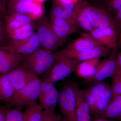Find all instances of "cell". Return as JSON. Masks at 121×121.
I'll use <instances>...</instances> for the list:
<instances>
[{"mask_svg":"<svg viewBox=\"0 0 121 121\" xmlns=\"http://www.w3.org/2000/svg\"><path fill=\"white\" fill-rule=\"evenodd\" d=\"M56 59V62L44 78L53 83L63 80L75 72L80 62L68 57H59Z\"/></svg>","mask_w":121,"mask_h":121,"instance_id":"5b68a950","label":"cell"},{"mask_svg":"<svg viewBox=\"0 0 121 121\" xmlns=\"http://www.w3.org/2000/svg\"><path fill=\"white\" fill-rule=\"evenodd\" d=\"M56 61L54 53L42 48L32 54L23 56L20 64L38 76L50 70Z\"/></svg>","mask_w":121,"mask_h":121,"instance_id":"6da1fadb","label":"cell"},{"mask_svg":"<svg viewBox=\"0 0 121 121\" xmlns=\"http://www.w3.org/2000/svg\"><path fill=\"white\" fill-rule=\"evenodd\" d=\"M8 74L15 92L23 88L38 76L32 71L20 64Z\"/></svg>","mask_w":121,"mask_h":121,"instance_id":"8fae6325","label":"cell"},{"mask_svg":"<svg viewBox=\"0 0 121 121\" xmlns=\"http://www.w3.org/2000/svg\"><path fill=\"white\" fill-rule=\"evenodd\" d=\"M81 92L85 101L90 107L91 111L95 105L99 97L92 94L86 89L81 90Z\"/></svg>","mask_w":121,"mask_h":121,"instance_id":"1f68e13d","label":"cell"},{"mask_svg":"<svg viewBox=\"0 0 121 121\" xmlns=\"http://www.w3.org/2000/svg\"><path fill=\"white\" fill-rule=\"evenodd\" d=\"M35 24L42 48L52 51L62 45L63 43L56 36L46 17L37 20Z\"/></svg>","mask_w":121,"mask_h":121,"instance_id":"277c9868","label":"cell"},{"mask_svg":"<svg viewBox=\"0 0 121 121\" xmlns=\"http://www.w3.org/2000/svg\"><path fill=\"white\" fill-rule=\"evenodd\" d=\"M72 85L75 93L76 99V115L78 121H92L90 107L85 101L82 94L75 83Z\"/></svg>","mask_w":121,"mask_h":121,"instance_id":"e0dca14e","label":"cell"},{"mask_svg":"<svg viewBox=\"0 0 121 121\" xmlns=\"http://www.w3.org/2000/svg\"><path fill=\"white\" fill-rule=\"evenodd\" d=\"M50 22L54 32L63 43L69 36L78 31V27L64 19L51 16Z\"/></svg>","mask_w":121,"mask_h":121,"instance_id":"9a60e30c","label":"cell"},{"mask_svg":"<svg viewBox=\"0 0 121 121\" xmlns=\"http://www.w3.org/2000/svg\"><path fill=\"white\" fill-rule=\"evenodd\" d=\"M110 50V49L101 45L93 50L85 52H63L59 51L54 54L55 58L59 57H68L76 60L81 62L106 56L109 54Z\"/></svg>","mask_w":121,"mask_h":121,"instance_id":"5bb4252c","label":"cell"},{"mask_svg":"<svg viewBox=\"0 0 121 121\" xmlns=\"http://www.w3.org/2000/svg\"><path fill=\"white\" fill-rule=\"evenodd\" d=\"M44 9L43 4L33 1L27 15L33 21L40 19L43 16Z\"/></svg>","mask_w":121,"mask_h":121,"instance_id":"4316f807","label":"cell"},{"mask_svg":"<svg viewBox=\"0 0 121 121\" xmlns=\"http://www.w3.org/2000/svg\"><path fill=\"white\" fill-rule=\"evenodd\" d=\"M61 114H56L55 110H44L42 113L41 121H63Z\"/></svg>","mask_w":121,"mask_h":121,"instance_id":"4dcf8cb0","label":"cell"},{"mask_svg":"<svg viewBox=\"0 0 121 121\" xmlns=\"http://www.w3.org/2000/svg\"><path fill=\"white\" fill-rule=\"evenodd\" d=\"M89 35L100 45L110 49L117 47L118 35L115 29L108 27L94 28Z\"/></svg>","mask_w":121,"mask_h":121,"instance_id":"9c48e42d","label":"cell"},{"mask_svg":"<svg viewBox=\"0 0 121 121\" xmlns=\"http://www.w3.org/2000/svg\"><path fill=\"white\" fill-rule=\"evenodd\" d=\"M100 58H97L80 62L78 64L76 72L79 78L87 79L95 74L100 61Z\"/></svg>","mask_w":121,"mask_h":121,"instance_id":"ac0fdd59","label":"cell"},{"mask_svg":"<svg viewBox=\"0 0 121 121\" xmlns=\"http://www.w3.org/2000/svg\"><path fill=\"white\" fill-rule=\"evenodd\" d=\"M116 48L113 50L110 56L100 61L95 74L91 78L84 80L85 83L95 84L111 78L114 74L117 69Z\"/></svg>","mask_w":121,"mask_h":121,"instance_id":"8992f818","label":"cell"},{"mask_svg":"<svg viewBox=\"0 0 121 121\" xmlns=\"http://www.w3.org/2000/svg\"><path fill=\"white\" fill-rule=\"evenodd\" d=\"M113 99V96L111 86L98 98L94 106L91 110V116L95 118L99 117L108 108Z\"/></svg>","mask_w":121,"mask_h":121,"instance_id":"ffe728a7","label":"cell"},{"mask_svg":"<svg viewBox=\"0 0 121 121\" xmlns=\"http://www.w3.org/2000/svg\"><path fill=\"white\" fill-rule=\"evenodd\" d=\"M5 0H0V16L3 19L9 15Z\"/></svg>","mask_w":121,"mask_h":121,"instance_id":"e575fe53","label":"cell"},{"mask_svg":"<svg viewBox=\"0 0 121 121\" xmlns=\"http://www.w3.org/2000/svg\"><path fill=\"white\" fill-rule=\"evenodd\" d=\"M9 109L5 107H0V121H5L6 114Z\"/></svg>","mask_w":121,"mask_h":121,"instance_id":"d590c367","label":"cell"},{"mask_svg":"<svg viewBox=\"0 0 121 121\" xmlns=\"http://www.w3.org/2000/svg\"><path fill=\"white\" fill-rule=\"evenodd\" d=\"M47 0H33V1L35 2H39V3L43 4L44 2H45Z\"/></svg>","mask_w":121,"mask_h":121,"instance_id":"60d3db41","label":"cell"},{"mask_svg":"<svg viewBox=\"0 0 121 121\" xmlns=\"http://www.w3.org/2000/svg\"><path fill=\"white\" fill-rule=\"evenodd\" d=\"M82 37L69 44L59 51L63 52H81L88 51L101 46L91 37L89 33H82Z\"/></svg>","mask_w":121,"mask_h":121,"instance_id":"4fadbf2b","label":"cell"},{"mask_svg":"<svg viewBox=\"0 0 121 121\" xmlns=\"http://www.w3.org/2000/svg\"><path fill=\"white\" fill-rule=\"evenodd\" d=\"M59 92L58 103L63 121H78L76 115V99L71 83H64Z\"/></svg>","mask_w":121,"mask_h":121,"instance_id":"3957f363","label":"cell"},{"mask_svg":"<svg viewBox=\"0 0 121 121\" xmlns=\"http://www.w3.org/2000/svg\"><path fill=\"white\" fill-rule=\"evenodd\" d=\"M22 57L16 53L9 44L0 47V75L8 73L17 67Z\"/></svg>","mask_w":121,"mask_h":121,"instance_id":"ba28073f","label":"cell"},{"mask_svg":"<svg viewBox=\"0 0 121 121\" xmlns=\"http://www.w3.org/2000/svg\"><path fill=\"white\" fill-rule=\"evenodd\" d=\"M36 25L34 21L8 33L12 43L25 41L35 33Z\"/></svg>","mask_w":121,"mask_h":121,"instance_id":"d6986e66","label":"cell"},{"mask_svg":"<svg viewBox=\"0 0 121 121\" xmlns=\"http://www.w3.org/2000/svg\"><path fill=\"white\" fill-rule=\"evenodd\" d=\"M9 0H5V1H6V2H7V4H8V1Z\"/></svg>","mask_w":121,"mask_h":121,"instance_id":"7bdbcfd3","label":"cell"},{"mask_svg":"<svg viewBox=\"0 0 121 121\" xmlns=\"http://www.w3.org/2000/svg\"><path fill=\"white\" fill-rule=\"evenodd\" d=\"M33 1H9L8 3L9 14H21L27 15Z\"/></svg>","mask_w":121,"mask_h":121,"instance_id":"cb8c5ba5","label":"cell"},{"mask_svg":"<svg viewBox=\"0 0 121 121\" xmlns=\"http://www.w3.org/2000/svg\"><path fill=\"white\" fill-rule=\"evenodd\" d=\"M92 121H118L115 119H106V118H97L92 120Z\"/></svg>","mask_w":121,"mask_h":121,"instance_id":"f35d334b","label":"cell"},{"mask_svg":"<svg viewBox=\"0 0 121 121\" xmlns=\"http://www.w3.org/2000/svg\"><path fill=\"white\" fill-rule=\"evenodd\" d=\"M117 68L121 69V52L117 57Z\"/></svg>","mask_w":121,"mask_h":121,"instance_id":"74e56055","label":"cell"},{"mask_svg":"<svg viewBox=\"0 0 121 121\" xmlns=\"http://www.w3.org/2000/svg\"><path fill=\"white\" fill-rule=\"evenodd\" d=\"M9 45L16 53L22 56L32 54L42 49L37 33H35L29 39L25 41L16 43H10Z\"/></svg>","mask_w":121,"mask_h":121,"instance_id":"2e32d148","label":"cell"},{"mask_svg":"<svg viewBox=\"0 0 121 121\" xmlns=\"http://www.w3.org/2000/svg\"><path fill=\"white\" fill-rule=\"evenodd\" d=\"M118 45L121 48V33L118 35Z\"/></svg>","mask_w":121,"mask_h":121,"instance_id":"ab89813d","label":"cell"},{"mask_svg":"<svg viewBox=\"0 0 121 121\" xmlns=\"http://www.w3.org/2000/svg\"><path fill=\"white\" fill-rule=\"evenodd\" d=\"M110 87L107 83L102 82L95 83L86 90L92 94L99 97Z\"/></svg>","mask_w":121,"mask_h":121,"instance_id":"83f0119b","label":"cell"},{"mask_svg":"<svg viewBox=\"0 0 121 121\" xmlns=\"http://www.w3.org/2000/svg\"><path fill=\"white\" fill-rule=\"evenodd\" d=\"M19 0H9L8 1H19ZM30 0L33 1V0Z\"/></svg>","mask_w":121,"mask_h":121,"instance_id":"b9f144b4","label":"cell"},{"mask_svg":"<svg viewBox=\"0 0 121 121\" xmlns=\"http://www.w3.org/2000/svg\"><path fill=\"white\" fill-rule=\"evenodd\" d=\"M59 92L54 83L44 79L41 81L39 99L44 110H55L58 103Z\"/></svg>","mask_w":121,"mask_h":121,"instance_id":"52a82bcc","label":"cell"},{"mask_svg":"<svg viewBox=\"0 0 121 121\" xmlns=\"http://www.w3.org/2000/svg\"><path fill=\"white\" fill-rule=\"evenodd\" d=\"M8 33L33 22L28 15L9 14L4 19Z\"/></svg>","mask_w":121,"mask_h":121,"instance_id":"44dd1931","label":"cell"},{"mask_svg":"<svg viewBox=\"0 0 121 121\" xmlns=\"http://www.w3.org/2000/svg\"><path fill=\"white\" fill-rule=\"evenodd\" d=\"M10 42L4 21L0 16V47L9 45Z\"/></svg>","mask_w":121,"mask_h":121,"instance_id":"f1b7e54d","label":"cell"},{"mask_svg":"<svg viewBox=\"0 0 121 121\" xmlns=\"http://www.w3.org/2000/svg\"><path fill=\"white\" fill-rule=\"evenodd\" d=\"M5 121H23V112L22 109L16 108L9 109Z\"/></svg>","mask_w":121,"mask_h":121,"instance_id":"f546056e","label":"cell"},{"mask_svg":"<svg viewBox=\"0 0 121 121\" xmlns=\"http://www.w3.org/2000/svg\"><path fill=\"white\" fill-rule=\"evenodd\" d=\"M89 19L94 28L115 27L113 19L110 13L104 9L92 6L89 14Z\"/></svg>","mask_w":121,"mask_h":121,"instance_id":"7c38bea8","label":"cell"},{"mask_svg":"<svg viewBox=\"0 0 121 121\" xmlns=\"http://www.w3.org/2000/svg\"><path fill=\"white\" fill-rule=\"evenodd\" d=\"M80 0H55L56 2L60 4H77Z\"/></svg>","mask_w":121,"mask_h":121,"instance_id":"8d00e7d4","label":"cell"},{"mask_svg":"<svg viewBox=\"0 0 121 121\" xmlns=\"http://www.w3.org/2000/svg\"><path fill=\"white\" fill-rule=\"evenodd\" d=\"M111 78L112 80V85L111 86L114 99L121 94V69L117 68L116 71Z\"/></svg>","mask_w":121,"mask_h":121,"instance_id":"484cf974","label":"cell"},{"mask_svg":"<svg viewBox=\"0 0 121 121\" xmlns=\"http://www.w3.org/2000/svg\"><path fill=\"white\" fill-rule=\"evenodd\" d=\"M15 93L8 73L0 75V100L10 104Z\"/></svg>","mask_w":121,"mask_h":121,"instance_id":"7402d4cb","label":"cell"},{"mask_svg":"<svg viewBox=\"0 0 121 121\" xmlns=\"http://www.w3.org/2000/svg\"><path fill=\"white\" fill-rule=\"evenodd\" d=\"M92 6L85 1H80L73 15V21L75 26L89 32L94 29L89 19V14Z\"/></svg>","mask_w":121,"mask_h":121,"instance_id":"30bf717a","label":"cell"},{"mask_svg":"<svg viewBox=\"0 0 121 121\" xmlns=\"http://www.w3.org/2000/svg\"><path fill=\"white\" fill-rule=\"evenodd\" d=\"M113 19L115 29L118 36L121 33V9L115 14Z\"/></svg>","mask_w":121,"mask_h":121,"instance_id":"836d02e7","label":"cell"},{"mask_svg":"<svg viewBox=\"0 0 121 121\" xmlns=\"http://www.w3.org/2000/svg\"><path fill=\"white\" fill-rule=\"evenodd\" d=\"M98 118L121 121V94L113 100L105 111Z\"/></svg>","mask_w":121,"mask_h":121,"instance_id":"603a6c76","label":"cell"},{"mask_svg":"<svg viewBox=\"0 0 121 121\" xmlns=\"http://www.w3.org/2000/svg\"><path fill=\"white\" fill-rule=\"evenodd\" d=\"M42 109L37 103L26 107L23 112V121H41Z\"/></svg>","mask_w":121,"mask_h":121,"instance_id":"d4e9b609","label":"cell"},{"mask_svg":"<svg viewBox=\"0 0 121 121\" xmlns=\"http://www.w3.org/2000/svg\"><path fill=\"white\" fill-rule=\"evenodd\" d=\"M108 4L110 11L115 14L121 9V0H108Z\"/></svg>","mask_w":121,"mask_h":121,"instance_id":"d6a6232c","label":"cell"},{"mask_svg":"<svg viewBox=\"0 0 121 121\" xmlns=\"http://www.w3.org/2000/svg\"><path fill=\"white\" fill-rule=\"evenodd\" d=\"M41 82L37 76L23 88L16 91L10 105L22 109L36 103L40 92Z\"/></svg>","mask_w":121,"mask_h":121,"instance_id":"7a4b0ae2","label":"cell"}]
</instances>
